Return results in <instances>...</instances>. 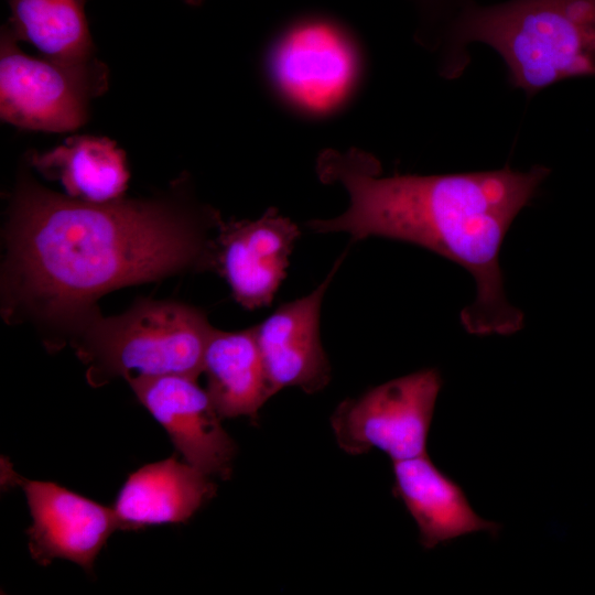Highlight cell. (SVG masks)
<instances>
[{
    "label": "cell",
    "mask_w": 595,
    "mask_h": 595,
    "mask_svg": "<svg viewBox=\"0 0 595 595\" xmlns=\"http://www.w3.org/2000/svg\"><path fill=\"white\" fill-rule=\"evenodd\" d=\"M196 379L165 375L128 383L186 463L207 476L226 478L230 474L236 444L221 426V418L207 391Z\"/></svg>",
    "instance_id": "obj_9"
},
{
    "label": "cell",
    "mask_w": 595,
    "mask_h": 595,
    "mask_svg": "<svg viewBox=\"0 0 595 595\" xmlns=\"http://www.w3.org/2000/svg\"><path fill=\"white\" fill-rule=\"evenodd\" d=\"M31 164L45 178L57 181L68 196L106 203L122 198L129 170L123 151L105 137L76 136L44 153H33Z\"/></svg>",
    "instance_id": "obj_15"
},
{
    "label": "cell",
    "mask_w": 595,
    "mask_h": 595,
    "mask_svg": "<svg viewBox=\"0 0 595 595\" xmlns=\"http://www.w3.org/2000/svg\"><path fill=\"white\" fill-rule=\"evenodd\" d=\"M392 469L394 495L416 522L424 548L432 549L473 532L499 531L498 523L480 518L473 510L459 485L426 454L393 462Z\"/></svg>",
    "instance_id": "obj_13"
},
{
    "label": "cell",
    "mask_w": 595,
    "mask_h": 595,
    "mask_svg": "<svg viewBox=\"0 0 595 595\" xmlns=\"http://www.w3.org/2000/svg\"><path fill=\"white\" fill-rule=\"evenodd\" d=\"M208 477L175 457L138 468L123 483L112 507L120 530L186 522L215 495Z\"/></svg>",
    "instance_id": "obj_12"
},
{
    "label": "cell",
    "mask_w": 595,
    "mask_h": 595,
    "mask_svg": "<svg viewBox=\"0 0 595 595\" xmlns=\"http://www.w3.org/2000/svg\"><path fill=\"white\" fill-rule=\"evenodd\" d=\"M432 1V0H431Z\"/></svg>",
    "instance_id": "obj_17"
},
{
    "label": "cell",
    "mask_w": 595,
    "mask_h": 595,
    "mask_svg": "<svg viewBox=\"0 0 595 595\" xmlns=\"http://www.w3.org/2000/svg\"><path fill=\"white\" fill-rule=\"evenodd\" d=\"M470 42L498 52L510 84L529 95L567 78L595 76V0L467 2L451 28L454 55Z\"/></svg>",
    "instance_id": "obj_3"
},
{
    "label": "cell",
    "mask_w": 595,
    "mask_h": 595,
    "mask_svg": "<svg viewBox=\"0 0 595 595\" xmlns=\"http://www.w3.org/2000/svg\"><path fill=\"white\" fill-rule=\"evenodd\" d=\"M441 387L440 372L423 369L345 400L332 415L339 446L349 454L377 448L392 462L426 454Z\"/></svg>",
    "instance_id": "obj_6"
},
{
    "label": "cell",
    "mask_w": 595,
    "mask_h": 595,
    "mask_svg": "<svg viewBox=\"0 0 595 595\" xmlns=\"http://www.w3.org/2000/svg\"><path fill=\"white\" fill-rule=\"evenodd\" d=\"M9 31L47 57L83 61L93 57L85 0H9Z\"/></svg>",
    "instance_id": "obj_16"
},
{
    "label": "cell",
    "mask_w": 595,
    "mask_h": 595,
    "mask_svg": "<svg viewBox=\"0 0 595 595\" xmlns=\"http://www.w3.org/2000/svg\"><path fill=\"white\" fill-rule=\"evenodd\" d=\"M268 75L278 94L293 108L324 115L339 108L361 74V56L349 35L323 20L300 22L273 43Z\"/></svg>",
    "instance_id": "obj_7"
},
{
    "label": "cell",
    "mask_w": 595,
    "mask_h": 595,
    "mask_svg": "<svg viewBox=\"0 0 595 595\" xmlns=\"http://www.w3.org/2000/svg\"><path fill=\"white\" fill-rule=\"evenodd\" d=\"M212 241L170 203H90L23 181L4 229L2 314L56 332L48 347L58 348L99 315L106 293L210 267Z\"/></svg>",
    "instance_id": "obj_1"
},
{
    "label": "cell",
    "mask_w": 595,
    "mask_h": 595,
    "mask_svg": "<svg viewBox=\"0 0 595 595\" xmlns=\"http://www.w3.org/2000/svg\"><path fill=\"white\" fill-rule=\"evenodd\" d=\"M203 372L206 391L221 419L255 418L273 394L253 327L227 332L214 328L207 343Z\"/></svg>",
    "instance_id": "obj_14"
},
{
    "label": "cell",
    "mask_w": 595,
    "mask_h": 595,
    "mask_svg": "<svg viewBox=\"0 0 595 595\" xmlns=\"http://www.w3.org/2000/svg\"><path fill=\"white\" fill-rule=\"evenodd\" d=\"M344 257L315 290L280 305L253 326L274 393L288 387L312 393L328 383L331 366L320 337V314L324 294Z\"/></svg>",
    "instance_id": "obj_11"
},
{
    "label": "cell",
    "mask_w": 595,
    "mask_h": 595,
    "mask_svg": "<svg viewBox=\"0 0 595 595\" xmlns=\"http://www.w3.org/2000/svg\"><path fill=\"white\" fill-rule=\"evenodd\" d=\"M106 66L23 53L8 28L1 35L0 113L15 127L64 132L87 120L88 104L107 87Z\"/></svg>",
    "instance_id": "obj_5"
},
{
    "label": "cell",
    "mask_w": 595,
    "mask_h": 595,
    "mask_svg": "<svg viewBox=\"0 0 595 595\" xmlns=\"http://www.w3.org/2000/svg\"><path fill=\"white\" fill-rule=\"evenodd\" d=\"M301 232L274 209L255 220L218 221L212 263L245 309L271 303L286 275L289 257Z\"/></svg>",
    "instance_id": "obj_10"
},
{
    "label": "cell",
    "mask_w": 595,
    "mask_h": 595,
    "mask_svg": "<svg viewBox=\"0 0 595 595\" xmlns=\"http://www.w3.org/2000/svg\"><path fill=\"white\" fill-rule=\"evenodd\" d=\"M6 478L25 494L32 518L26 530L31 558L40 565L68 560L90 572L109 537L120 530L113 508L52 482L30 480L14 472Z\"/></svg>",
    "instance_id": "obj_8"
},
{
    "label": "cell",
    "mask_w": 595,
    "mask_h": 595,
    "mask_svg": "<svg viewBox=\"0 0 595 595\" xmlns=\"http://www.w3.org/2000/svg\"><path fill=\"white\" fill-rule=\"evenodd\" d=\"M377 167L358 154L325 155L320 173L344 186L349 205L339 216L312 220L309 227L321 234L345 232L353 241L370 237L404 241L443 256L475 280V299L459 316L469 334L520 331L523 313L506 298L499 255L513 219L534 197L549 170L536 165L520 172L506 166L381 177Z\"/></svg>",
    "instance_id": "obj_2"
},
{
    "label": "cell",
    "mask_w": 595,
    "mask_h": 595,
    "mask_svg": "<svg viewBox=\"0 0 595 595\" xmlns=\"http://www.w3.org/2000/svg\"><path fill=\"white\" fill-rule=\"evenodd\" d=\"M215 327L198 309L141 300L122 314L98 315L71 340L91 387L165 375L197 378Z\"/></svg>",
    "instance_id": "obj_4"
}]
</instances>
